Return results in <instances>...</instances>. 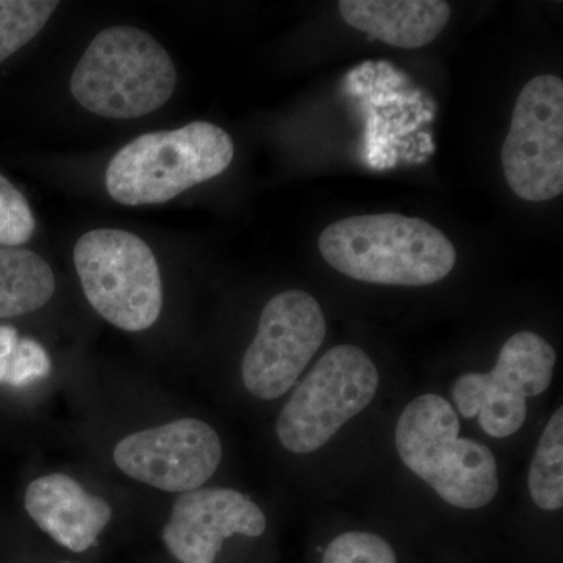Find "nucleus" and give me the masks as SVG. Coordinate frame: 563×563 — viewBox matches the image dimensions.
Segmentation results:
<instances>
[{
	"instance_id": "9b49d317",
	"label": "nucleus",
	"mask_w": 563,
	"mask_h": 563,
	"mask_svg": "<svg viewBox=\"0 0 563 563\" xmlns=\"http://www.w3.org/2000/svg\"><path fill=\"white\" fill-rule=\"evenodd\" d=\"M25 510L40 529L73 553L95 547L113 515L109 503L62 473L47 474L29 485Z\"/></svg>"
},
{
	"instance_id": "412c9836",
	"label": "nucleus",
	"mask_w": 563,
	"mask_h": 563,
	"mask_svg": "<svg viewBox=\"0 0 563 563\" xmlns=\"http://www.w3.org/2000/svg\"><path fill=\"white\" fill-rule=\"evenodd\" d=\"M18 342H20V335H18L16 329L11 325H0V384H5L11 357H13Z\"/></svg>"
},
{
	"instance_id": "f03ea898",
	"label": "nucleus",
	"mask_w": 563,
	"mask_h": 563,
	"mask_svg": "<svg viewBox=\"0 0 563 563\" xmlns=\"http://www.w3.org/2000/svg\"><path fill=\"white\" fill-rule=\"evenodd\" d=\"M461 421L440 395L418 396L396 422L395 446L404 465L444 503L483 509L499 492L498 463L490 448L461 439Z\"/></svg>"
},
{
	"instance_id": "6ab92c4d",
	"label": "nucleus",
	"mask_w": 563,
	"mask_h": 563,
	"mask_svg": "<svg viewBox=\"0 0 563 563\" xmlns=\"http://www.w3.org/2000/svg\"><path fill=\"white\" fill-rule=\"evenodd\" d=\"M35 232V218L21 191L0 174V246L21 247Z\"/></svg>"
},
{
	"instance_id": "39448f33",
	"label": "nucleus",
	"mask_w": 563,
	"mask_h": 563,
	"mask_svg": "<svg viewBox=\"0 0 563 563\" xmlns=\"http://www.w3.org/2000/svg\"><path fill=\"white\" fill-rule=\"evenodd\" d=\"M74 263L88 302L110 324L141 332L161 318V268L154 252L135 233L87 232L76 244Z\"/></svg>"
},
{
	"instance_id": "ddd939ff",
	"label": "nucleus",
	"mask_w": 563,
	"mask_h": 563,
	"mask_svg": "<svg viewBox=\"0 0 563 563\" xmlns=\"http://www.w3.org/2000/svg\"><path fill=\"white\" fill-rule=\"evenodd\" d=\"M554 347L543 336L531 331L514 333L499 351L498 362L490 373H485L493 388L517 398H533L553 383Z\"/></svg>"
},
{
	"instance_id": "dca6fc26",
	"label": "nucleus",
	"mask_w": 563,
	"mask_h": 563,
	"mask_svg": "<svg viewBox=\"0 0 563 563\" xmlns=\"http://www.w3.org/2000/svg\"><path fill=\"white\" fill-rule=\"evenodd\" d=\"M529 493L542 510H561L563 506V410L559 407L544 426L529 466Z\"/></svg>"
},
{
	"instance_id": "aec40b11",
	"label": "nucleus",
	"mask_w": 563,
	"mask_h": 563,
	"mask_svg": "<svg viewBox=\"0 0 563 563\" xmlns=\"http://www.w3.org/2000/svg\"><path fill=\"white\" fill-rule=\"evenodd\" d=\"M52 363L46 350L35 340L20 339L11 357L5 384L11 387H27L49 376Z\"/></svg>"
},
{
	"instance_id": "1a4fd4ad",
	"label": "nucleus",
	"mask_w": 563,
	"mask_h": 563,
	"mask_svg": "<svg viewBox=\"0 0 563 563\" xmlns=\"http://www.w3.org/2000/svg\"><path fill=\"white\" fill-rule=\"evenodd\" d=\"M113 459L122 473L141 484L187 493L217 473L222 444L206 421L185 418L125 437L114 446Z\"/></svg>"
},
{
	"instance_id": "4468645a",
	"label": "nucleus",
	"mask_w": 563,
	"mask_h": 563,
	"mask_svg": "<svg viewBox=\"0 0 563 563\" xmlns=\"http://www.w3.org/2000/svg\"><path fill=\"white\" fill-rule=\"evenodd\" d=\"M54 291V272L41 255L0 246V320L35 312L51 301Z\"/></svg>"
},
{
	"instance_id": "6e6552de",
	"label": "nucleus",
	"mask_w": 563,
	"mask_h": 563,
	"mask_svg": "<svg viewBox=\"0 0 563 563\" xmlns=\"http://www.w3.org/2000/svg\"><path fill=\"white\" fill-rule=\"evenodd\" d=\"M328 322L309 292L274 296L261 314L257 333L242 362L244 387L262 401H273L292 385L320 351Z\"/></svg>"
},
{
	"instance_id": "f3484780",
	"label": "nucleus",
	"mask_w": 563,
	"mask_h": 563,
	"mask_svg": "<svg viewBox=\"0 0 563 563\" xmlns=\"http://www.w3.org/2000/svg\"><path fill=\"white\" fill-rule=\"evenodd\" d=\"M58 5L55 0H0V63L31 43Z\"/></svg>"
},
{
	"instance_id": "f257e3e1",
	"label": "nucleus",
	"mask_w": 563,
	"mask_h": 563,
	"mask_svg": "<svg viewBox=\"0 0 563 563\" xmlns=\"http://www.w3.org/2000/svg\"><path fill=\"white\" fill-rule=\"evenodd\" d=\"M318 247L335 272L366 284L426 287L450 276L454 244L431 222L398 213L361 214L332 222Z\"/></svg>"
},
{
	"instance_id": "9d476101",
	"label": "nucleus",
	"mask_w": 563,
	"mask_h": 563,
	"mask_svg": "<svg viewBox=\"0 0 563 563\" xmlns=\"http://www.w3.org/2000/svg\"><path fill=\"white\" fill-rule=\"evenodd\" d=\"M266 515L250 496L232 488L180 493L163 528V542L180 563H214L233 536L261 537Z\"/></svg>"
},
{
	"instance_id": "4be33fe9",
	"label": "nucleus",
	"mask_w": 563,
	"mask_h": 563,
	"mask_svg": "<svg viewBox=\"0 0 563 563\" xmlns=\"http://www.w3.org/2000/svg\"><path fill=\"white\" fill-rule=\"evenodd\" d=\"M58 563H74V562H58Z\"/></svg>"
},
{
	"instance_id": "2eb2a0df",
	"label": "nucleus",
	"mask_w": 563,
	"mask_h": 563,
	"mask_svg": "<svg viewBox=\"0 0 563 563\" xmlns=\"http://www.w3.org/2000/svg\"><path fill=\"white\" fill-rule=\"evenodd\" d=\"M484 373H466L453 385L455 412L463 418L479 417L487 435L506 439L523 428L528 417V399L496 391L485 383Z\"/></svg>"
},
{
	"instance_id": "0eeeda50",
	"label": "nucleus",
	"mask_w": 563,
	"mask_h": 563,
	"mask_svg": "<svg viewBox=\"0 0 563 563\" xmlns=\"http://www.w3.org/2000/svg\"><path fill=\"white\" fill-rule=\"evenodd\" d=\"M501 162L510 190L528 202L563 191V81L544 74L518 95Z\"/></svg>"
},
{
	"instance_id": "a211bd4d",
	"label": "nucleus",
	"mask_w": 563,
	"mask_h": 563,
	"mask_svg": "<svg viewBox=\"0 0 563 563\" xmlns=\"http://www.w3.org/2000/svg\"><path fill=\"white\" fill-rule=\"evenodd\" d=\"M322 563H398L387 540L372 532L340 533L329 543Z\"/></svg>"
},
{
	"instance_id": "7ed1b4c3",
	"label": "nucleus",
	"mask_w": 563,
	"mask_h": 563,
	"mask_svg": "<svg viewBox=\"0 0 563 563\" xmlns=\"http://www.w3.org/2000/svg\"><path fill=\"white\" fill-rule=\"evenodd\" d=\"M176 84V66L165 47L141 29L118 25L91 41L69 88L74 99L98 117L135 120L165 106Z\"/></svg>"
},
{
	"instance_id": "f8f14e48",
	"label": "nucleus",
	"mask_w": 563,
	"mask_h": 563,
	"mask_svg": "<svg viewBox=\"0 0 563 563\" xmlns=\"http://www.w3.org/2000/svg\"><path fill=\"white\" fill-rule=\"evenodd\" d=\"M339 10L355 31L399 49L428 46L451 18L443 0H342Z\"/></svg>"
},
{
	"instance_id": "423d86ee",
	"label": "nucleus",
	"mask_w": 563,
	"mask_h": 563,
	"mask_svg": "<svg viewBox=\"0 0 563 563\" xmlns=\"http://www.w3.org/2000/svg\"><path fill=\"white\" fill-rule=\"evenodd\" d=\"M380 376L362 347L340 344L325 352L292 391L276 422L277 439L292 454L321 450L373 402Z\"/></svg>"
},
{
	"instance_id": "20e7f679",
	"label": "nucleus",
	"mask_w": 563,
	"mask_h": 563,
	"mask_svg": "<svg viewBox=\"0 0 563 563\" xmlns=\"http://www.w3.org/2000/svg\"><path fill=\"white\" fill-rule=\"evenodd\" d=\"M233 154L231 135L211 122L144 133L111 158L107 191L124 206L168 202L220 176L231 166Z\"/></svg>"
}]
</instances>
